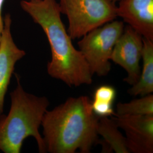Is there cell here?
Wrapping results in <instances>:
<instances>
[{
  "label": "cell",
  "mask_w": 153,
  "mask_h": 153,
  "mask_svg": "<svg viewBox=\"0 0 153 153\" xmlns=\"http://www.w3.org/2000/svg\"><path fill=\"white\" fill-rule=\"evenodd\" d=\"M23 10L31 17L44 31L51 51V60L47 64L50 76L70 87L91 85V74L79 50L72 43L61 19L56 0H22Z\"/></svg>",
  "instance_id": "6da1fadb"
},
{
  "label": "cell",
  "mask_w": 153,
  "mask_h": 153,
  "mask_svg": "<svg viewBox=\"0 0 153 153\" xmlns=\"http://www.w3.org/2000/svg\"><path fill=\"white\" fill-rule=\"evenodd\" d=\"M114 1H115V2L116 3H117V2H119L120 1H121V0H114Z\"/></svg>",
  "instance_id": "9a60e30c"
},
{
  "label": "cell",
  "mask_w": 153,
  "mask_h": 153,
  "mask_svg": "<svg viewBox=\"0 0 153 153\" xmlns=\"http://www.w3.org/2000/svg\"><path fill=\"white\" fill-rule=\"evenodd\" d=\"M11 16L4 18V28L0 36V115L2 114L6 94L14 71L16 62L25 55L14 43L11 33Z\"/></svg>",
  "instance_id": "ba28073f"
},
{
  "label": "cell",
  "mask_w": 153,
  "mask_h": 153,
  "mask_svg": "<svg viewBox=\"0 0 153 153\" xmlns=\"http://www.w3.org/2000/svg\"><path fill=\"white\" fill-rule=\"evenodd\" d=\"M5 0H0V36L4 28V18L2 15V6Z\"/></svg>",
  "instance_id": "5bb4252c"
},
{
  "label": "cell",
  "mask_w": 153,
  "mask_h": 153,
  "mask_svg": "<svg viewBox=\"0 0 153 153\" xmlns=\"http://www.w3.org/2000/svg\"><path fill=\"white\" fill-rule=\"evenodd\" d=\"M124 29V22L114 20L90 31L78 42L93 75L105 76L111 71V53Z\"/></svg>",
  "instance_id": "5b68a950"
},
{
  "label": "cell",
  "mask_w": 153,
  "mask_h": 153,
  "mask_svg": "<svg viewBox=\"0 0 153 153\" xmlns=\"http://www.w3.org/2000/svg\"><path fill=\"white\" fill-rule=\"evenodd\" d=\"M114 120L109 117H100L98 126V134L103 140L98 143L102 146L104 153H130L127 147L126 137L120 131Z\"/></svg>",
  "instance_id": "30bf717a"
},
{
  "label": "cell",
  "mask_w": 153,
  "mask_h": 153,
  "mask_svg": "<svg viewBox=\"0 0 153 153\" xmlns=\"http://www.w3.org/2000/svg\"><path fill=\"white\" fill-rule=\"evenodd\" d=\"M61 14L68 21L67 31L72 39L115 20L117 5L114 0H59Z\"/></svg>",
  "instance_id": "277c9868"
},
{
  "label": "cell",
  "mask_w": 153,
  "mask_h": 153,
  "mask_svg": "<svg viewBox=\"0 0 153 153\" xmlns=\"http://www.w3.org/2000/svg\"><path fill=\"white\" fill-rule=\"evenodd\" d=\"M153 115V95L149 94L129 103H119L116 105L115 115Z\"/></svg>",
  "instance_id": "7c38bea8"
},
{
  "label": "cell",
  "mask_w": 153,
  "mask_h": 153,
  "mask_svg": "<svg viewBox=\"0 0 153 153\" xmlns=\"http://www.w3.org/2000/svg\"><path fill=\"white\" fill-rule=\"evenodd\" d=\"M111 118L125 131L129 153H153V115H116Z\"/></svg>",
  "instance_id": "52a82bcc"
},
{
  "label": "cell",
  "mask_w": 153,
  "mask_h": 153,
  "mask_svg": "<svg viewBox=\"0 0 153 153\" xmlns=\"http://www.w3.org/2000/svg\"><path fill=\"white\" fill-rule=\"evenodd\" d=\"M100 117L88 96L70 97L44 114L41 126L47 153H90L98 143Z\"/></svg>",
  "instance_id": "7a4b0ae2"
},
{
  "label": "cell",
  "mask_w": 153,
  "mask_h": 153,
  "mask_svg": "<svg viewBox=\"0 0 153 153\" xmlns=\"http://www.w3.org/2000/svg\"><path fill=\"white\" fill-rule=\"evenodd\" d=\"M143 37L129 26L124 27L113 48L110 60L120 66L127 73L124 81L133 86L141 74Z\"/></svg>",
  "instance_id": "8992f818"
},
{
  "label": "cell",
  "mask_w": 153,
  "mask_h": 153,
  "mask_svg": "<svg viewBox=\"0 0 153 153\" xmlns=\"http://www.w3.org/2000/svg\"><path fill=\"white\" fill-rule=\"evenodd\" d=\"M116 97L115 88L110 85H102L97 88L94 93V101L114 104Z\"/></svg>",
  "instance_id": "4fadbf2b"
},
{
  "label": "cell",
  "mask_w": 153,
  "mask_h": 153,
  "mask_svg": "<svg viewBox=\"0 0 153 153\" xmlns=\"http://www.w3.org/2000/svg\"><path fill=\"white\" fill-rule=\"evenodd\" d=\"M117 16L143 38L153 41V0H121Z\"/></svg>",
  "instance_id": "9c48e42d"
},
{
  "label": "cell",
  "mask_w": 153,
  "mask_h": 153,
  "mask_svg": "<svg viewBox=\"0 0 153 153\" xmlns=\"http://www.w3.org/2000/svg\"><path fill=\"white\" fill-rule=\"evenodd\" d=\"M142 69L140 76L128 91L133 97L145 96L153 93V41L143 38Z\"/></svg>",
  "instance_id": "8fae6325"
},
{
  "label": "cell",
  "mask_w": 153,
  "mask_h": 153,
  "mask_svg": "<svg viewBox=\"0 0 153 153\" xmlns=\"http://www.w3.org/2000/svg\"><path fill=\"white\" fill-rule=\"evenodd\" d=\"M17 86L10 94L11 107L9 114L0 115V151L20 153L24 140L33 137L36 141L39 153H47L39 128L49 105L45 97H37L26 92L16 74Z\"/></svg>",
  "instance_id": "3957f363"
}]
</instances>
